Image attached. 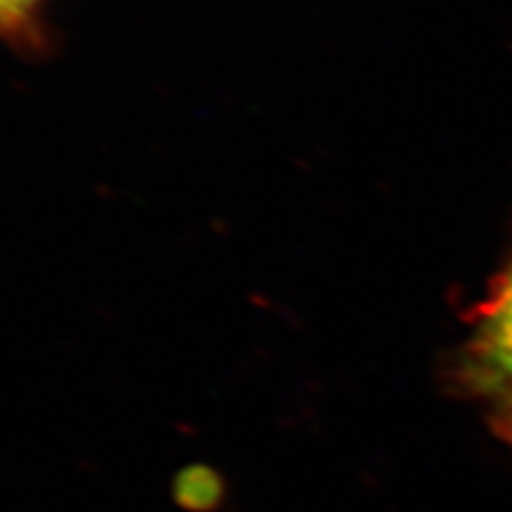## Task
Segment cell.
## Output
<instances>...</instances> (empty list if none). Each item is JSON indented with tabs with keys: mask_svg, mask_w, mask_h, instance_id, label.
I'll list each match as a JSON object with an SVG mask.
<instances>
[{
	"mask_svg": "<svg viewBox=\"0 0 512 512\" xmlns=\"http://www.w3.org/2000/svg\"><path fill=\"white\" fill-rule=\"evenodd\" d=\"M460 382L482 403L498 437L512 446V261L479 306Z\"/></svg>",
	"mask_w": 512,
	"mask_h": 512,
	"instance_id": "cell-1",
	"label": "cell"
},
{
	"mask_svg": "<svg viewBox=\"0 0 512 512\" xmlns=\"http://www.w3.org/2000/svg\"><path fill=\"white\" fill-rule=\"evenodd\" d=\"M176 494L190 510L211 508L221 494L219 479L207 470H190L178 479Z\"/></svg>",
	"mask_w": 512,
	"mask_h": 512,
	"instance_id": "cell-2",
	"label": "cell"
},
{
	"mask_svg": "<svg viewBox=\"0 0 512 512\" xmlns=\"http://www.w3.org/2000/svg\"><path fill=\"white\" fill-rule=\"evenodd\" d=\"M38 0H0V27L17 22L24 12H29Z\"/></svg>",
	"mask_w": 512,
	"mask_h": 512,
	"instance_id": "cell-3",
	"label": "cell"
}]
</instances>
